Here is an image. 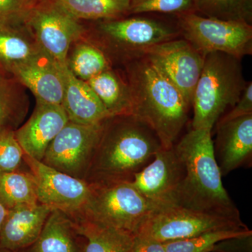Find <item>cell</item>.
I'll use <instances>...</instances> for the list:
<instances>
[{"label":"cell","mask_w":252,"mask_h":252,"mask_svg":"<svg viewBox=\"0 0 252 252\" xmlns=\"http://www.w3.org/2000/svg\"><path fill=\"white\" fill-rule=\"evenodd\" d=\"M71 219L85 240L84 252H132V233L80 217Z\"/></svg>","instance_id":"44dd1931"},{"label":"cell","mask_w":252,"mask_h":252,"mask_svg":"<svg viewBox=\"0 0 252 252\" xmlns=\"http://www.w3.org/2000/svg\"><path fill=\"white\" fill-rule=\"evenodd\" d=\"M248 228L240 218L210 215L170 205L154 209L135 235L164 243L215 230Z\"/></svg>","instance_id":"ba28073f"},{"label":"cell","mask_w":252,"mask_h":252,"mask_svg":"<svg viewBox=\"0 0 252 252\" xmlns=\"http://www.w3.org/2000/svg\"><path fill=\"white\" fill-rule=\"evenodd\" d=\"M181 36L204 57L220 52L242 60L252 54V25L205 17L191 11L175 16Z\"/></svg>","instance_id":"52a82bcc"},{"label":"cell","mask_w":252,"mask_h":252,"mask_svg":"<svg viewBox=\"0 0 252 252\" xmlns=\"http://www.w3.org/2000/svg\"><path fill=\"white\" fill-rule=\"evenodd\" d=\"M9 210L6 208L0 202V229H1V225H2L3 222L7 215Z\"/></svg>","instance_id":"e575fe53"},{"label":"cell","mask_w":252,"mask_h":252,"mask_svg":"<svg viewBox=\"0 0 252 252\" xmlns=\"http://www.w3.org/2000/svg\"><path fill=\"white\" fill-rule=\"evenodd\" d=\"M65 64L74 77L86 82L99 73L113 67L98 48L82 37L74 41L69 46Z\"/></svg>","instance_id":"484cf974"},{"label":"cell","mask_w":252,"mask_h":252,"mask_svg":"<svg viewBox=\"0 0 252 252\" xmlns=\"http://www.w3.org/2000/svg\"><path fill=\"white\" fill-rule=\"evenodd\" d=\"M63 73L64 92L61 106L69 122L93 125L111 117L87 82L74 77L66 66Z\"/></svg>","instance_id":"ac0fdd59"},{"label":"cell","mask_w":252,"mask_h":252,"mask_svg":"<svg viewBox=\"0 0 252 252\" xmlns=\"http://www.w3.org/2000/svg\"><path fill=\"white\" fill-rule=\"evenodd\" d=\"M68 122L62 106L36 100L31 117L15 130V136L25 154L41 161L49 144Z\"/></svg>","instance_id":"9a60e30c"},{"label":"cell","mask_w":252,"mask_h":252,"mask_svg":"<svg viewBox=\"0 0 252 252\" xmlns=\"http://www.w3.org/2000/svg\"><path fill=\"white\" fill-rule=\"evenodd\" d=\"M217 124V146L214 148L223 177L251 160L252 114Z\"/></svg>","instance_id":"2e32d148"},{"label":"cell","mask_w":252,"mask_h":252,"mask_svg":"<svg viewBox=\"0 0 252 252\" xmlns=\"http://www.w3.org/2000/svg\"><path fill=\"white\" fill-rule=\"evenodd\" d=\"M212 252H252V235L225 239L217 243Z\"/></svg>","instance_id":"d6a6232c"},{"label":"cell","mask_w":252,"mask_h":252,"mask_svg":"<svg viewBox=\"0 0 252 252\" xmlns=\"http://www.w3.org/2000/svg\"><path fill=\"white\" fill-rule=\"evenodd\" d=\"M0 202L8 210L38 203L36 181L26 165L14 171L0 172Z\"/></svg>","instance_id":"d4e9b609"},{"label":"cell","mask_w":252,"mask_h":252,"mask_svg":"<svg viewBox=\"0 0 252 252\" xmlns=\"http://www.w3.org/2000/svg\"><path fill=\"white\" fill-rule=\"evenodd\" d=\"M51 211L39 203L9 210L0 229V246L11 252L31 246L39 238Z\"/></svg>","instance_id":"e0dca14e"},{"label":"cell","mask_w":252,"mask_h":252,"mask_svg":"<svg viewBox=\"0 0 252 252\" xmlns=\"http://www.w3.org/2000/svg\"><path fill=\"white\" fill-rule=\"evenodd\" d=\"M252 235L251 230H223L207 232L192 238L164 243L166 252H211L217 243L225 239Z\"/></svg>","instance_id":"83f0119b"},{"label":"cell","mask_w":252,"mask_h":252,"mask_svg":"<svg viewBox=\"0 0 252 252\" xmlns=\"http://www.w3.org/2000/svg\"><path fill=\"white\" fill-rule=\"evenodd\" d=\"M212 130L193 129L173 146L184 166L174 206L210 215L240 218L222 182Z\"/></svg>","instance_id":"7a4b0ae2"},{"label":"cell","mask_w":252,"mask_h":252,"mask_svg":"<svg viewBox=\"0 0 252 252\" xmlns=\"http://www.w3.org/2000/svg\"><path fill=\"white\" fill-rule=\"evenodd\" d=\"M111 117L132 115L130 88L120 68L112 67L86 81Z\"/></svg>","instance_id":"ffe728a7"},{"label":"cell","mask_w":252,"mask_h":252,"mask_svg":"<svg viewBox=\"0 0 252 252\" xmlns=\"http://www.w3.org/2000/svg\"><path fill=\"white\" fill-rule=\"evenodd\" d=\"M193 6L205 17L252 25V0H193Z\"/></svg>","instance_id":"4316f807"},{"label":"cell","mask_w":252,"mask_h":252,"mask_svg":"<svg viewBox=\"0 0 252 252\" xmlns=\"http://www.w3.org/2000/svg\"><path fill=\"white\" fill-rule=\"evenodd\" d=\"M129 15L115 19L84 22L83 39L98 48L113 67L144 56L152 46L181 37L175 16Z\"/></svg>","instance_id":"277c9868"},{"label":"cell","mask_w":252,"mask_h":252,"mask_svg":"<svg viewBox=\"0 0 252 252\" xmlns=\"http://www.w3.org/2000/svg\"></svg>","instance_id":"8d00e7d4"},{"label":"cell","mask_w":252,"mask_h":252,"mask_svg":"<svg viewBox=\"0 0 252 252\" xmlns=\"http://www.w3.org/2000/svg\"><path fill=\"white\" fill-rule=\"evenodd\" d=\"M23 159L36 181L38 203L70 217L82 210L90 195L91 184L55 170L26 154Z\"/></svg>","instance_id":"8fae6325"},{"label":"cell","mask_w":252,"mask_h":252,"mask_svg":"<svg viewBox=\"0 0 252 252\" xmlns=\"http://www.w3.org/2000/svg\"><path fill=\"white\" fill-rule=\"evenodd\" d=\"M26 88L11 77L0 74V128L16 130L29 111Z\"/></svg>","instance_id":"603a6c76"},{"label":"cell","mask_w":252,"mask_h":252,"mask_svg":"<svg viewBox=\"0 0 252 252\" xmlns=\"http://www.w3.org/2000/svg\"><path fill=\"white\" fill-rule=\"evenodd\" d=\"M183 177V164L172 147L159 150L130 183L156 209L173 205Z\"/></svg>","instance_id":"4fadbf2b"},{"label":"cell","mask_w":252,"mask_h":252,"mask_svg":"<svg viewBox=\"0 0 252 252\" xmlns=\"http://www.w3.org/2000/svg\"><path fill=\"white\" fill-rule=\"evenodd\" d=\"M26 28L43 52L66 66L69 46L82 37L84 23L61 9L52 0H37L30 12Z\"/></svg>","instance_id":"9c48e42d"},{"label":"cell","mask_w":252,"mask_h":252,"mask_svg":"<svg viewBox=\"0 0 252 252\" xmlns=\"http://www.w3.org/2000/svg\"><path fill=\"white\" fill-rule=\"evenodd\" d=\"M252 114V83H248L241 97L228 114L220 118L217 123L228 122L237 118Z\"/></svg>","instance_id":"1f68e13d"},{"label":"cell","mask_w":252,"mask_h":252,"mask_svg":"<svg viewBox=\"0 0 252 252\" xmlns=\"http://www.w3.org/2000/svg\"><path fill=\"white\" fill-rule=\"evenodd\" d=\"M41 50L25 26H0V74L10 77L13 68Z\"/></svg>","instance_id":"7402d4cb"},{"label":"cell","mask_w":252,"mask_h":252,"mask_svg":"<svg viewBox=\"0 0 252 252\" xmlns=\"http://www.w3.org/2000/svg\"><path fill=\"white\" fill-rule=\"evenodd\" d=\"M0 252H11L7 251V250H5V249L1 248V246H0Z\"/></svg>","instance_id":"d590c367"},{"label":"cell","mask_w":252,"mask_h":252,"mask_svg":"<svg viewBox=\"0 0 252 252\" xmlns=\"http://www.w3.org/2000/svg\"><path fill=\"white\" fill-rule=\"evenodd\" d=\"M63 67L41 51L13 68L9 76L31 91L36 100L62 105L64 92Z\"/></svg>","instance_id":"5bb4252c"},{"label":"cell","mask_w":252,"mask_h":252,"mask_svg":"<svg viewBox=\"0 0 252 252\" xmlns=\"http://www.w3.org/2000/svg\"><path fill=\"white\" fill-rule=\"evenodd\" d=\"M37 0H0V26H25Z\"/></svg>","instance_id":"4dcf8cb0"},{"label":"cell","mask_w":252,"mask_h":252,"mask_svg":"<svg viewBox=\"0 0 252 252\" xmlns=\"http://www.w3.org/2000/svg\"><path fill=\"white\" fill-rule=\"evenodd\" d=\"M91 186L90 195L82 210L71 218L80 217L135 235L155 209L130 182Z\"/></svg>","instance_id":"8992f818"},{"label":"cell","mask_w":252,"mask_h":252,"mask_svg":"<svg viewBox=\"0 0 252 252\" xmlns=\"http://www.w3.org/2000/svg\"><path fill=\"white\" fill-rule=\"evenodd\" d=\"M132 252H166L164 244L135 235Z\"/></svg>","instance_id":"836d02e7"},{"label":"cell","mask_w":252,"mask_h":252,"mask_svg":"<svg viewBox=\"0 0 252 252\" xmlns=\"http://www.w3.org/2000/svg\"><path fill=\"white\" fill-rule=\"evenodd\" d=\"M193 11V0H130L129 15L177 16Z\"/></svg>","instance_id":"f1b7e54d"},{"label":"cell","mask_w":252,"mask_h":252,"mask_svg":"<svg viewBox=\"0 0 252 252\" xmlns=\"http://www.w3.org/2000/svg\"><path fill=\"white\" fill-rule=\"evenodd\" d=\"M85 240L78 233L72 219L52 210L35 242L18 252H84Z\"/></svg>","instance_id":"d6986e66"},{"label":"cell","mask_w":252,"mask_h":252,"mask_svg":"<svg viewBox=\"0 0 252 252\" xmlns=\"http://www.w3.org/2000/svg\"><path fill=\"white\" fill-rule=\"evenodd\" d=\"M103 123L82 125L68 122L49 144L41 162L55 170L85 180Z\"/></svg>","instance_id":"30bf717a"},{"label":"cell","mask_w":252,"mask_h":252,"mask_svg":"<svg viewBox=\"0 0 252 252\" xmlns=\"http://www.w3.org/2000/svg\"><path fill=\"white\" fill-rule=\"evenodd\" d=\"M248 83L241 60L220 52L205 56L192 99V128L212 130L226 109L238 102Z\"/></svg>","instance_id":"5b68a950"},{"label":"cell","mask_w":252,"mask_h":252,"mask_svg":"<svg viewBox=\"0 0 252 252\" xmlns=\"http://www.w3.org/2000/svg\"><path fill=\"white\" fill-rule=\"evenodd\" d=\"M68 14L82 22L128 16L130 0H52Z\"/></svg>","instance_id":"cb8c5ba5"},{"label":"cell","mask_w":252,"mask_h":252,"mask_svg":"<svg viewBox=\"0 0 252 252\" xmlns=\"http://www.w3.org/2000/svg\"><path fill=\"white\" fill-rule=\"evenodd\" d=\"M132 99V114L149 126L163 149L175 145L190 106L177 87L144 56L120 67Z\"/></svg>","instance_id":"6da1fadb"},{"label":"cell","mask_w":252,"mask_h":252,"mask_svg":"<svg viewBox=\"0 0 252 252\" xmlns=\"http://www.w3.org/2000/svg\"><path fill=\"white\" fill-rule=\"evenodd\" d=\"M162 148L155 132L134 116L107 118L85 181L89 184L130 182Z\"/></svg>","instance_id":"3957f363"},{"label":"cell","mask_w":252,"mask_h":252,"mask_svg":"<svg viewBox=\"0 0 252 252\" xmlns=\"http://www.w3.org/2000/svg\"><path fill=\"white\" fill-rule=\"evenodd\" d=\"M143 56L171 81L191 107L194 90L203 70V55L181 36L149 48Z\"/></svg>","instance_id":"7c38bea8"},{"label":"cell","mask_w":252,"mask_h":252,"mask_svg":"<svg viewBox=\"0 0 252 252\" xmlns=\"http://www.w3.org/2000/svg\"><path fill=\"white\" fill-rule=\"evenodd\" d=\"M24 154L15 130L0 128V172L14 171L24 166Z\"/></svg>","instance_id":"f546056e"}]
</instances>
